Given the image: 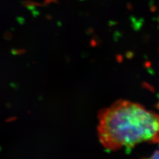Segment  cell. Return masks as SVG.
Returning a JSON list of instances; mask_svg holds the SVG:
<instances>
[{
    "instance_id": "6da1fadb",
    "label": "cell",
    "mask_w": 159,
    "mask_h": 159,
    "mask_svg": "<svg viewBox=\"0 0 159 159\" xmlns=\"http://www.w3.org/2000/svg\"><path fill=\"white\" fill-rule=\"evenodd\" d=\"M98 136L110 151L132 148L143 142L159 143V117L143 106L120 100L98 115Z\"/></svg>"
},
{
    "instance_id": "7a4b0ae2",
    "label": "cell",
    "mask_w": 159,
    "mask_h": 159,
    "mask_svg": "<svg viewBox=\"0 0 159 159\" xmlns=\"http://www.w3.org/2000/svg\"><path fill=\"white\" fill-rule=\"evenodd\" d=\"M25 50L23 49H12L11 50V54L14 56H16V55H21L24 54V52H25Z\"/></svg>"
},
{
    "instance_id": "3957f363",
    "label": "cell",
    "mask_w": 159,
    "mask_h": 159,
    "mask_svg": "<svg viewBox=\"0 0 159 159\" xmlns=\"http://www.w3.org/2000/svg\"><path fill=\"white\" fill-rule=\"evenodd\" d=\"M152 159H159V150H157L156 152H155L152 156Z\"/></svg>"
},
{
    "instance_id": "277c9868",
    "label": "cell",
    "mask_w": 159,
    "mask_h": 159,
    "mask_svg": "<svg viewBox=\"0 0 159 159\" xmlns=\"http://www.w3.org/2000/svg\"><path fill=\"white\" fill-rule=\"evenodd\" d=\"M17 118L16 117H10L8 119L6 120V122L7 123H10V122H12V121H14V120H17Z\"/></svg>"
},
{
    "instance_id": "5b68a950",
    "label": "cell",
    "mask_w": 159,
    "mask_h": 159,
    "mask_svg": "<svg viewBox=\"0 0 159 159\" xmlns=\"http://www.w3.org/2000/svg\"><path fill=\"white\" fill-rule=\"evenodd\" d=\"M11 86L15 89H17V84L16 83H11Z\"/></svg>"
},
{
    "instance_id": "8992f818",
    "label": "cell",
    "mask_w": 159,
    "mask_h": 159,
    "mask_svg": "<svg viewBox=\"0 0 159 159\" xmlns=\"http://www.w3.org/2000/svg\"><path fill=\"white\" fill-rule=\"evenodd\" d=\"M1 148L0 147V152H1Z\"/></svg>"
}]
</instances>
